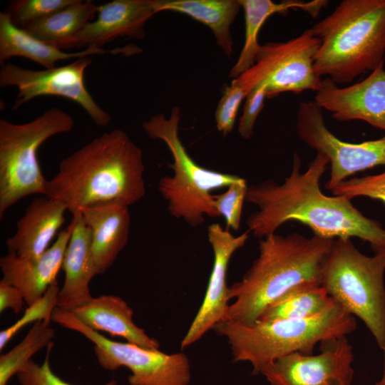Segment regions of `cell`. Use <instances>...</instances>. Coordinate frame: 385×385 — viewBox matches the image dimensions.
Here are the masks:
<instances>
[{"label":"cell","mask_w":385,"mask_h":385,"mask_svg":"<svg viewBox=\"0 0 385 385\" xmlns=\"http://www.w3.org/2000/svg\"><path fill=\"white\" fill-rule=\"evenodd\" d=\"M356 328L355 317L336 302L310 318L258 319L251 324L222 321L213 329L227 339L234 361L250 362L252 374H258L282 356L312 354L317 344L347 336Z\"/></svg>","instance_id":"5"},{"label":"cell","mask_w":385,"mask_h":385,"mask_svg":"<svg viewBox=\"0 0 385 385\" xmlns=\"http://www.w3.org/2000/svg\"><path fill=\"white\" fill-rule=\"evenodd\" d=\"M51 321L89 339L103 369L115 371L125 366L130 370V385H188L190 382V363L183 353L168 354L159 349L111 340L81 323L71 312L57 307Z\"/></svg>","instance_id":"9"},{"label":"cell","mask_w":385,"mask_h":385,"mask_svg":"<svg viewBox=\"0 0 385 385\" xmlns=\"http://www.w3.org/2000/svg\"><path fill=\"white\" fill-rule=\"evenodd\" d=\"M91 232V253L96 275L108 270L128 243L130 215L118 202L96 204L81 213Z\"/></svg>","instance_id":"18"},{"label":"cell","mask_w":385,"mask_h":385,"mask_svg":"<svg viewBox=\"0 0 385 385\" xmlns=\"http://www.w3.org/2000/svg\"><path fill=\"white\" fill-rule=\"evenodd\" d=\"M245 13V43L240 56L230 71L229 77L236 78L255 63L261 45L259 32L266 20L275 14H286L290 9H299L312 17L319 15L328 3L324 0L311 1H285L275 3L271 0H239Z\"/></svg>","instance_id":"23"},{"label":"cell","mask_w":385,"mask_h":385,"mask_svg":"<svg viewBox=\"0 0 385 385\" xmlns=\"http://www.w3.org/2000/svg\"><path fill=\"white\" fill-rule=\"evenodd\" d=\"M332 194L349 200L356 197H366L378 200L385 205V171L374 175L352 178L339 183Z\"/></svg>","instance_id":"31"},{"label":"cell","mask_w":385,"mask_h":385,"mask_svg":"<svg viewBox=\"0 0 385 385\" xmlns=\"http://www.w3.org/2000/svg\"><path fill=\"white\" fill-rule=\"evenodd\" d=\"M328 165V158L317 153L302 173V161L295 153L291 173L282 183L268 180L248 186L246 200L257 210L247 217V230L262 239L287 222L297 221L315 235L334 240L357 237L368 242L374 252L385 250V230L377 221L362 214L351 200L322 192L320 180Z\"/></svg>","instance_id":"1"},{"label":"cell","mask_w":385,"mask_h":385,"mask_svg":"<svg viewBox=\"0 0 385 385\" xmlns=\"http://www.w3.org/2000/svg\"><path fill=\"white\" fill-rule=\"evenodd\" d=\"M318 354L295 352L266 366L270 385H351L354 354L346 336L323 341Z\"/></svg>","instance_id":"13"},{"label":"cell","mask_w":385,"mask_h":385,"mask_svg":"<svg viewBox=\"0 0 385 385\" xmlns=\"http://www.w3.org/2000/svg\"><path fill=\"white\" fill-rule=\"evenodd\" d=\"M374 385H385V369L381 379L376 381Z\"/></svg>","instance_id":"36"},{"label":"cell","mask_w":385,"mask_h":385,"mask_svg":"<svg viewBox=\"0 0 385 385\" xmlns=\"http://www.w3.org/2000/svg\"><path fill=\"white\" fill-rule=\"evenodd\" d=\"M60 289L57 280L47 289L44 294L34 303L28 306L22 317L14 324L0 332V350H2L12 337L24 326L38 321H51V315L57 307Z\"/></svg>","instance_id":"28"},{"label":"cell","mask_w":385,"mask_h":385,"mask_svg":"<svg viewBox=\"0 0 385 385\" xmlns=\"http://www.w3.org/2000/svg\"><path fill=\"white\" fill-rule=\"evenodd\" d=\"M97 14L76 36L78 49L103 48L119 37L144 38L145 24L156 14L155 0H114L98 6Z\"/></svg>","instance_id":"17"},{"label":"cell","mask_w":385,"mask_h":385,"mask_svg":"<svg viewBox=\"0 0 385 385\" xmlns=\"http://www.w3.org/2000/svg\"><path fill=\"white\" fill-rule=\"evenodd\" d=\"M139 48L125 46L113 49L88 47L77 52L63 50L42 41L11 21L9 14H0V63L2 66L11 57L21 56L33 61L45 68L56 67V62L70 58L89 57L91 55H130L138 53Z\"/></svg>","instance_id":"19"},{"label":"cell","mask_w":385,"mask_h":385,"mask_svg":"<svg viewBox=\"0 0 385 385\" xmlns=\"http://www.w3.org/2000/svg\"><path fill=\"white\" fill-rule=\"evenodd\" d=\"M97 11L98 6L92 1L76 0L73 4L22 29L61 50L69 49L75 47L76 36L93 20Z\"/></svg>","instance_id":"25"},{"label":"cell","mask_w":385,"mask_h":385,"mask_svg":"<svg viewBox=\"0 0 385 385\" xmlns=\"http://www.w3.org/2000/svg\"><path fill=\"white\" fill-rule=\"evenodd\" d=\"M53 345L52 342L47 347L45 360L41 364L31 360L23 371L16 374L20 385H73L62 380L51 370L49 356ZM116 384L113 379L104 385Z\"/></svg>","instance_id":"33"},{"label":"cell","mask_w":385,"mask_h":385,"mask_svg":"<svg viewBox=\"0 0 385 385\" xmlns=\"http://www.w3.org/2000/svg\"><path fill=\"white\" fill-rule=\"evenodd\" d=\"M24 297L20 290L1 279L0 281V312L11 309L19 314L23 307Z\"/></svg>","instance_id":"35"},{"label":"cell","mask_w":385,"mask_h":385,"mask_svg":"<svg viewBox=\"0 0 385 385\" xmlns=\"http://www.w3.org/2000/svg\"><path fill=\"white\" fill-rule=\"evenodd\" d=\"M319 45L311 29L287 41L267 42L261 45L253 66L234 80L248 93L264 83L268 98L284 92H317L322 80L314 66Z\"/></svg>","instance_id":"10"},{"label":"cell","mask_w":385,"mask_h":385,"mask_svg":"<svg viewBox=\"0 0 385 385\" xmlns=\"http://www.w3.org/2000/svg\"><path fill=\"white\" fill-rule=\"evenodd\" d=\"M334 239L299 233L270 235L259 244V255L240 281L229 287L223 321L251 324L287 292L301 284H320L321 271Z\"/></svg>","instance_id":"3"},{"label":"cell","mask_w":385,"mask_h":385,"mask_svg":"<svg viewBox=\"0 0 385 385\" xmlns=\"http://www.w3.org/2000/svg\"><path fill=\"white\" fill-rule=\"evenodd\" d=\"M248 93V91L234 79L230 85L225 88L215 111L217 128L224 136L233 130L239 108Z\"/></svg>","instance_id":"32"},{"label":"cell","mask_w":385,"mask_h":385,"mask_svg":"<svg viewBox=\"0 0 385 385\" xmlns=\"http://www.w3.org/2000/svg\"><path fill=\"white\" fill-rule=\"evenodd\" d=\"M385 250L368 256L350 238L334 240L320 284L346 312L366 326L385 358Z\"/></svg>","instance_id":"7"},{"label":"cell","mask_w":385,"mask_h":385,"mask_svg":"<svg viewBox=\"0 0 385 385\" xmlns=\"http://www.w3.org/2000/svg\"><path fill=\"white\" fill-rule=\"evenodd\" d=\"M71 220L73 230L62 265L65 279L57 300L58 308L69 312L93 299L89 284L96 276L91 230L81 214L73 216Z\"/></svg>","instance_id":"20"},{"label":"cell","mask_w":385,"mask_h":385,"mask_svg":"<svg viewBox=\"0 0 385 385\" xmlns=\"http://www.w3.org/2000/svg\"><path fill=\"white\" fill-rule=\"evenodd\" d=\"M296 130L309 148L328 158L330 175L325 185L328 190H332L358 172L385 165V136L361 143L338 138L327 127L322 109L314 101L299 104Z\"/></svg>","instance_id":"11"},{"label":"cell","mask_w":385,"mask_h":385,"mask_svg":"<svg viewBox=\"0 0 385 385\" xmlns=\"http://www.w3.org/2000/svg\"><path fill=\"white\" fill-rule=\"evenodd\" d=\"M50 322H35L20 343L1 355L0 385H7L14 374L23 371L29 365L35 354L52 343L55 332L50 327Z\"/></svg>","instance_id":"27"},{"label":"cell","mask_w":385,"mask_h":385,"mask_svg":"<svg viewBox=\"0 0 385 385\" xmlns=\"http://www.w3.org/2000/svg\"><path fill=\"white\" fill-rule=\"evenodd\" d=\"M87 327L124 338L140 346L159 349L158 340L149 337L133 322V310L121 297L101 295L70 311Z\"/></svg>","instance_id":"22"},{"label":"cell","mask_w":385,"mask_h":385,"mask_svg":"<svg viewBox=\"0 0 385 385\" xmlns=\"http://www.w3.org/2000/svg\"><path fill=\"white\" fill-rule=\"evenodd\" d=\"M155 8L156 13L179 12L204 24L225 53L232 55L230 26L242 8L239 0H155Z\"/></svg>","instance_id":"24"},{"label":"cell","mask_w":385,"mask_h":385,"mask_svg":"<svg viewBox=\"0 0 385 385\" xmlns=\"http://www.w3.org/2000/svg\"><path fill=\"white\" fill-rule=\"evenodd\" d=\"M311 29L320 41L314 66L319 77L351 83L384 65L385 0H344Z\"/></svg>","instance_id":"4"},{"label":"cell","mask_w":385,"mask_h":385,"mask_svg":"<svg viewBox=\"0 0 385 385\" xmlns=\"http://www.w3.org/2000/svg\"><path fill=\"white\" fill-rule=\"evenodd\" d=\"M250 233L247 230L235 236L218 223L207 227L208 241L214 257L212 268L203 301L181 342L182 350L225 319L230 305L227 284L229 262L234 253L245 245Z\"/></svg>","instance_id":"14"},{"label":"cell","mask_w":385,"mask_h":385,"mask_svg":"<svg viewBox=\"0 0 385 385\" xmlns=\"http://www.w3.org/2000/svg\"><path fill=\"white\" fill-rule=\"evenodd\" d=\"M143 152L123 130L105 133L63 159L47 183V196L73 216L94 205L129 207L145 195Z\"/></svg>","instance_id":"2"},{"label":"cell","mask_w":385,"mask_h":385,"mask_svg":"<svg viewBox=\"0 0 385 385\" xmlns=\"http://www.w3.org/2000/svg\"><path fill=\"white\" fill-rule=\"evenodd\" d=\"M72 230L71 220L53 245L38 257H23L7 252L0 258L2 279L20 290L27 306L39 299L56 281Z\"/></svg>","instance_id":"16"},{"label":"cell","mask_w":385,"mask_h":385,"mask_svg":"<svg viewBox=\"0 0 385 385\" xmlns=\"http://www.w3.org/2000/svg\"><path fill=\"white\" fill-rule=\"evenodd\" d=\"M66 207L47 196L34 199L6 241L8 252L23 257L43 254L65 221Z\"/></svg>","instance_id":"21"},{"label":"cell","mask_w":385,"mask_h":385,"mask_svg":"<svg viewBox=\"0 0 385 385\" xmlns=\"http://www.w3.org/2000/svg\"><path fill=\"white\" fill-rule=\"evenodd\" d=\"M335 303L320 284L304 283L294 287L269 305L259 319L310 318L323 313Z\"/></svg>","instance_id":"26"},{"label":"cell","mask_w":385,"mask_h":385,"mask_svg":"<svg viewBox=\"0 0 385 385\" xmlns=\"http://www.w3.org/2000/svg\"><path fill=\"white\" fill-rule=\"evenodd\" d=\"M248 189L247 181L241 178L227 187L226 190L214 195L215 208L219 216L225 221L227 229L237 231L240 229L244 200Z\"/></svg>","instance_id":"30"},{"label":"cell","mask_w":385,"mask_h":385,"mask_svg":"<svg viewBox=\"0 0 385 385\" xmlns=\"http://www.w3.org/2000/svg\"><path fill=\"white\" fill-rule=\"evenodd\" d=\"M372 71L362 81L340 88L329 78L322 80L316 103L339 121L360 120L385 130V69Z\"/></svg>","instance_id":"15"},{"label":"cell","mask_w":385,"mask_h":385,"mask_svg":"<svg viewBox=\"0 0 385 385\" xmlns=\"http://www.w3.org/2000/svg\"><path fill=\"white\" fill-rule=\"evenodd\" d=\"M76 0H21L14 1L6 12L19 28L38 21L71 4Z\"/></svg>","instance_id":"29"},{"label":"cell","mask_w":385,"mask_h":385,"mask_svg":"<svg viewBox=\"0 0 385 385\" xmlns=\"http://www.w3.org/2000/svg\"><path fill=\"white\" fill-rule=\"evenodd\" d=\"M91 63V58L85 57L63 66L36 71L7 62L0 70V86L17 87L14 110L36 97L61 96L78 103L95 124L103 127L109 124L111 117L96 103L85 85V71Z\"/></svg>","instance_id":"12"},{"label":"cell","mask_w":385,"mask_h":385,"mask_svg":"<svg viewBox=\"0 0 385 385\" xmlns=\"http://www.w3.org/2000/svg\"><path fill=\"white\" fill-rule=\"evenodd\" d=\"M181 111L173 107L168 118L163 113L151 116L142 123L152 139L163 141L173 157L171 176L159 181L158 191L168 203L170 215L192 227L205 222V216L220 217L212 192L238 181L242 178L212 170L199 165L190 156L178 134Z\"/></svg>","instance_id":"6"},{"label":"cell","mask_w":385,"mask_h":385,"mask_svg":"<svg viewBox=\"0 0 385 385\" xmlns=\"http://www.w3.org/2000/svg\"><path fill=\"white\" fill-rule=\"evenodd\" d=\"M266 98V86L264 83H259L247 94L238 123V132L242 138L250 139L253 135L255 123L264 107Z\"/></svg>","instance_id":"34"},{"label":"cell","mask_w":385,"mask_h":385,"mask_svg":"<svg viewBox=\"0 0 385 385\" xmlns=\"http://www.w3.org/2000/svg\"><path fill=\"white\" fill-rule=\"evenodd\" d=\"M73 125V117L58 108L25 123L0 120V220L22 198L46 195L48 180L41 172L38 150L49 138L71 131Z\"/></svg>","instance_id":"8"}]
</instances>
